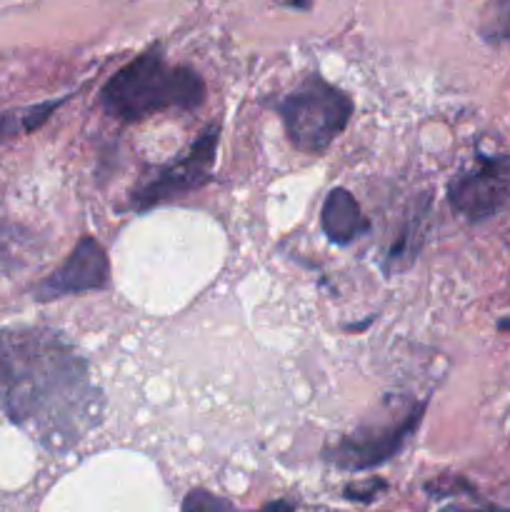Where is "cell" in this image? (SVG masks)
Masks as SVG:
<instances>
[{"label":"cell","mask_w":510,"mask_h":512,"mask_svg":"<svg viewBox=\"0 0 510 512\" xmlns=\"http://www.w3.org/2000/svg\"><path fill=\"white\" fill-rule=\"evenodd\" d=\"M0 408L50 448H68L98 423L100 393L58 333L10 328L0 330Z\"/></svg>","instance_id":"1"},{"label":"cell","mask_w":510,"mask_h":512,"mask_svg":"<svg viewBox=\"0 0 510 512\" xmlns=\"http://www.w3.org/2000/svg\"><path fill=\"white\" fill-rule=\"evenodd\" d=\"M205 80L188 65H170L160 45L120 68L103 85L100 103L123 123H140L160 110H193L203 105Z\"/></svg>","instance_id":"2"},{"label":"cell","mask_w":510,"mask_h":512,"mask_svg":"<svg viewBox=\"0 0 510 512\" xmlns=\"http://www.w3.org/2000/svg\"><path fill=\"white\" fill-rule=\"evenodd\" d=\"M425 408H428V400L388 395L375 413L355 425V430L340 435L333 445H328L323 458L335 468L350 470V473L378 468L395 458L403 445L413 438L415 430L423 423Z\"/></svg>","instance_id":"3"},{"label":"cell","mask_w":510,"mask_h":512,"mask_svg":"<svg viewBox=\"0 0 510 512\" xmlns=\"http://www.w3.org/2000/svg\"><path fill=\"white\" fill-rule=\"evenodd\" d=\"M295 150L308 155H323L353 118V98L320 78L305 75L293 93L275 105Z\"/></svg>","instance_id":"4"},{"label":"cell","mask_w":510,"mask_h":512,"mask_svg":"<svg viewBox=\"0 0 510 512\" xmlns=\"http://www.w3.org/2000/svg\"><path fill=\"white\" fill-rule=\"evenodd\" d=\"M218 143L220 125L210 123L200 133V138L190 145V150L183 158L153 170L150 178H145L138 188H133V193H130V208L135 213H145V210L155 208V205L178 200L183 195L195 193L203 185H208L210 178H213L215 158H218Z\"/></svg>","instance_id":"5"},{"label":"cell","mask_w":510,"mask_h":512,"mask_svg":"<svg viewBox=\"0 0 510 512\" xmlns=\"http://www.w3.org/2000/svg\"><path fill=\"white\" fill-rule=\"evenodd\" d=\"M448 200L470 223H483L510 208V155L475 153L473 163L448 185Z\"/></svg>","instance_id":"6"},{"label":"cell","mask_w":510,"mask_h":512,"mask_svg":"<svg viewBox=\"0 0 510 512\" xmlns=\"http://www.w3.org/2000/svg\"><path fill=\"white\" fill-rule=\"evenodd\" d=\"M108 283V253H105L98 240L85 235L70 250L68 258L55 268V273H50L48 278L33 285V298L40 300V303H50V300L68 298V295L95 293V290L108 288Z\"/></svg>","instance_id":"7"},{"label":"cell","mask_w":510,"mask_h":512,"mask_svg":"<svg viewBox=\"0 0 510 512\" xmlns=\"http://www.w3.org/2000/svg\"><path fill=\"white\" fill-rule=\"evenodd\" d=\"M320 228L328 235L330 243L350 245L370 230V223L360 213L358 200L345 188H333L323 203L320 213Z\"/></svg>","instance_id":"8"},{"label":"cell","mask_w":510,"mask_h":512,"mask_svg":"<svg viewBox=\"0 0 510 512\" xmlns=\"http://www.w3.org/2000/svg\"><path fill=\"white\" fill-rule=\"evenodd\" d=\"M425 215H428V203H425L423 210H415L408 218V223L400 228L398 238L393 240L388 255H385V270L388 273H400V270L410 268L415 263L420 245L425 240Z\"/></svg>","instance_id":"9"},{"label":"cell","mask_w":510,"mask_h":512,"mask_svg":"<svg viewBox=\"0 0 510 512\" xmlns=\"http://www.w3.org/2000/svg\"><path fill=\"white\" fill-rule=\"evenodd\" d=\"M68 98H58V100H48V103H38V105H28V108L20 110H8V113H0V143L3 140H10L13 135L20 133H33L38 130L60 105L65 103Z\"/></svg>","instance_id":"10"},{"label":"cell","mask_w":510,"mask_h":512,"mask_svg":"<svg viewBox=\"0 0 510 512\" xmlns=\"http://www.w3.org/2000/svg\"><path fill=\"white\" fill-rule=\"evenodd\" d=\"M483 35L490 40H510V0H500L490 15Z\"/></svg>","instance_id":"11"},{"label":"cell","mask_w":510,"mask_h":512,"mask_svg":"<svg viewBox=\"0 0 510 512\" xmlns=\"http://www.w3.org/2000/svg\"><path fill=\"white\" fill-rule=\"evenodd\" d=\"M385 490V480L368 478L363 483H353L345 488V500H355V503H373L380 493Z\"/></svg>","instance_id":"12"},{"label":"cell","mask_w":510,"mask_h":512,"mask_svg":"<svg viewBox=\"0 0 510 512\" xmlns=\"http://www.w3.org/2000/svg\"><path fill=\"white\" fill-rule=\"evenodd\" d=\"M228 500H220L205 490H190L188 498L183 500V510H228Z\"/></svg>","instance_id":"13"},{"label":"cell","mask_w":510,"mask_h":512,"mask_svg":"<svg viewBox=\"0 0 510 512\" xmlns=\"http://www.w3.org/2000/svg\"><path fill=\"white\" fill-rule=\"evenodd\" d=\"M283 5H290V8H298V10H310L313 0H280Z\"/></svg>","instance_id":"14"},{"label":"cell","mask_w":510,"mask_h":512,"mask_svg":"<svg viewBox=\"0 0 510 512\" xmlns=\"http://www.w3.org/2000/svg\"><path fill=\"white\" fill-rule=\"evenodd\" d=\"M500 328H508L510 330V320H500Z\"/></svg>","instance_id":"15"}]
</instances>
